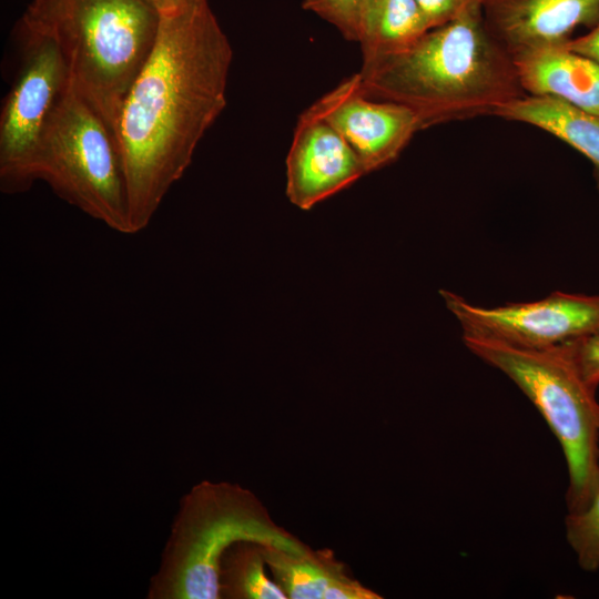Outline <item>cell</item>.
Listing matches in <instances>:
<instances>
[{
  "instance_id": "6da1fadb",
  "label": "cell",
  "mask_w": 599,
  "mask_h": 599,
  "mask_svg": "<svg viewBox=\"0 0 599 599\" xmlns=\"http://www.w3.org/2000/svg\"><path fill=\"white\" fill-rule=\"evenodd\" d=\"M160 12L154 47L115 125L132 234L148 227L224 110L233 57L207 0Z\"/></svg>"
},
{
  "instance_id": "7a4b0ae2",
  "label": "cell",
  "mask_w": 599,
  "mask_h": 599,
  "mask_svg": "<svg viewBox=\"0 0 599 599\" xmlns=\"http://www.w3.org/2000/svg\"><path fill=\"white\" fill-rule=\"evenodd\" d=\"M357 74L366 97L408 108L420 130L495 115L526 94L512 57L487 29L481 6L429 29L409 48Z\"/></svg>"
},
{
  "instance_id": "3957f363",
  "label": "cell",
  "mask_w": 599,
  "mask_h": 599,
  "mask_svg": "<svg viewBox=\"0 0 599 599\" xmlns=\"http://www.w3.org/2000/svg\"><path fill=\"white\" fill-rule=\"evenodd\" d=\"M160 19L151 0H33L21 28L58 45L72 88L115 138L120 108L154 47Z\"/></svg>"
},
{
  "instance_id": "277c9868",
  "label": "cell",
  "mask_w": 599,
  "mask_h": 599,
  "mask_svg": "<svg viewBox=\"0 0 599 599\" xmlns=\"http://www.w3.org/2000/svg\"><path fill=\"white\" fill-rule=\"evenodd\" d=\"M254 541L288 550L306 545L276 525L248 489L203 480L181 499L150 599H222L221 560L236 542Z\"/></svg>"
},
{
  "instance_id": "5b68a950",
  "label": "cell",
  "mask_w": 599,
  "mask_h": 599,
  "mask_svg": "<svg viewBox=\"0 0 599 599\" xmlns=\"http://www.w3.org/2000/svg\"><path fill=\"white\" fill-rule=\"evenodd\" d=\"M463 342L507 375L538 409L566 458L568 512L585 509L599 490V403L565 344L530 349L467 335Z\"/></svg>"
},
{
  "instance_id": "8992f818",
  "label": "cell",
  "mask_w": 599,
  "mask_h": 599,
  "mask_svg": "<svg viewBox=\"0 0 599 599\" xmlns=\"http://www.w3.org/2000/svg\"><path fill=\"white\" fill-rule=\"evenodd\" d=\"M31 180L109 229L132 234L126 182L116 140L70 84L37 146Z\"/></svg>"
},
{
  "instance_id": "52a82bcc",
  "label": "cell",
  "mask_w": 599,
  "mask_h": 599,
  "mask_svg": "<svg viewBox=\"0 0 599 599\" xmlns=\"http://www.w3.org/2000/svg\"><path fill=\"white\" fill-rule=\"evenodd\" d=\"M21 63L0 116V189L6 194L31 189V164L43 129L71 84L58 45L22 29Z\"/></svg>"
},
{
  "instance_id": "ba28073f",
  "label": "cell",
  "mask_w": 599,
  "mask_h": 599,
  "mask_svg": "<svg viewBox=\"0 0 599 599\" xmlns=\"http://www.w3.org/2000/svg\"><path fill=\"white\" fill-rule=\"evenodd\" d=\"M463 335L544 349L599 331V295L554 292L526 303L496 307L474 305L460 295L440 291Z\"/></svg>"
},
{
  "instance_id": "9c48e42d",
  "label": "cell",
  "mask_w": 599,
  "mask_h": 599,
  "mask_svg": "<svg viewBox=\"0 0 599 599\" xmlns=\"http://www.w3.org/2000/svg\"><path fill=\"white\" fill-rule=\"evenodd\" d=\"M311 108L346 140L367 174L395 161L420 130L418 119L408 108L366 97L357 73Z\"/></svg>"
},
{
  "instance_id": "30bf717a",
  "label": "cell",
  "mask_w": 599,
  "mask_h": 599,
  "mask_svg": "<svg viewBox=\"0 0 599 599\" xmlns=\"http://www.w3.org/2000/svg\"><path fill=\"white\" fill-rule=\"evenodd\" d=\"M367 174L346 140L311 106L298 118L286 158V196L301 210Z\"/></svg>"
},
{
  "instance_id": "8fae6325",
  "label": "cell",
  "mask_w": 599,
  "mask_h": 599,
  "mask_svg": "<svg viewBox=\"0 0 599 599\" xmlns=\"http://www.w3.org/2000/svg\"><path fill=\"white\" fill-rule=\"evenodd\" d=\"M493 37L511 57L558 45L580 26L599 21V0H483Z\"/></svg>"
},
{
  "instance_id": "7c38bea8",
  "label": "cell",
  "mask_w": 599,
  "mask_h": 599,
  "mask_svg": "<svg viewBox=\"0 0 599 599\" xmlns=\"http://www.w3.org/2000/svg\"><path fill=\"white\" fill-rule=\"evenodd\" d=\"M266 566L290 599H380L353 578L329 549H283L262 544Z\"/></svg>"
},
{
  "instance_id": "4fadbf2b",
  "label": "cell",
  "mask_w": 599,
  "mask_h": 599,
  "mask_svg": "<svg viewBox=\"0 0 599 599\" xmlns=\"http://www.w3.org/2000/svg\"><path fill=\"white\" fill-rule=\"evenodd\" d=\"M526 94L552 97L599 115V64L565 43L512 57Z\"/></svg>"
},
{
  "instance_id": "5bb4252c",
  "label": "cell",
  "mask_w": 599,
  "mask_h": 599,
  "mask_svg": "<svg viewBox=\"0 0 599 599\" xmlns=\"http://www.w3.org/2000/svg\"><path fill=\"white\" fill-rule=\"evenodd\" d=\"M495 116L537 126L566 142L586 158L599 185V115L562 100L525 94L499 108Z\"/></svg>"
},
{
  "instance_id": "9a60e30c",
  "label": "cell",
  "mask_w": 599,
  "mask_h": 599,
  "mask_svg": "<svg viewBox=\"0 0 599 599\" xmlns=\"http://www.w3.org/2000/svg\"><path fill=\"white\" fill-rule=\"evenodd\" d=\"M428 30L416 0H366L357 41L362 68L404 51Z\"/></svg>"
},
{
  "instance_id": "2e32d148",
  "label": "cell",
  "mask_w": 599,
  "mask_h": 599,
  "mask_svg": "<svg viewBox=\"0 0 599 599\" xmlns=\"http://www.w3.org/2000/svg\"><path fill=\"white\" fill-rule=\"evenodd\" d=\"M262 544L240 541L221 560V595L225 599H287L265 572Z\"/></svg>"
},
{
  "instance_id": "e0dca14e",
  "label": "cell",
  "mask_w": 599,
  "mask_h": 599,
  "mask_svg": "<svg viewBox=\"0 0 599 599\" xmlns=\"http://www.w3.org/2000/svg\"><path fill=\"white\" fill-rule=\"evenodd\" d=\"M566 538L581 569L599 568V490L582 510L568 512L565 519Z\"/></svg>"
},
{
  "instance_id": "ac0fdd59",
  "label": "cell",
  "mask_w": 599,
  "mask_h": 599,
  "mask_svg": "<svg viewBox=\"0 0 599 599\" xmlns=\"http://www.w3.org/2000/svg\"><path fill=\"white\" fill-rule=\"evenodd\" d=\"M366 0H303L302 6L335 27L348 41L357 42Z\"/></svg>"
},
{
  "instance_id": "d6986e66",
  "label": "cell",
  "mask_w": 599,
  "mask_h": 599,
  "mask_svg": "<svg viewBox=\"0 0 599 599\" xmlns=\"http://www.w3.org/2000/svg\"><path fill=\"white\" fill-rule=\"evenodd\" d=\"M586 383L599 385V331L564 343Z\"/></svg>"
},
{
  "instance_id": "ffe728a7",
  "label": "cell",
  "mask_w": 599,
  "mask_h": 599,
  "mask_svg": "<svg viewBox=\"0 0 599 599\" xmlns=\"http://www.w3.org/2000/svg\"><path fill=\"white\" fill-rule=\"evenodd\" d=\"M483 0H416L428 29L457 19Z\"/></svg>"
},
{
  "instance_id": "44dd1931",
  "label": "cell",
  "mask_w": 599,
  "mask_h": 599,
  "mask_svg": "<svg viewBox=\"0 0 599 599\" xmlns=\"http://www.w3.org/2000/svg\"><path fill=\"white\" fill-rule=\"evenodd\" d=\"M565 45L569 50L587 57L599 64V21L588 33L568 40L565 42Z\"/></svg>"
},
{
  "instance_id": "7402d4cb",
  "label": "cell",
  "mask_w": 599,
  "mask_h": 599,
  "mask_svg": "<svg viewBox=\"0 0 599 599\" xmlns=\"http://www.w3.org/2000/svg\"><path fill=\"white\" fill-rule=\"evenodd\" d=\"M151 1L159 8V10H165V9L181 7V6L192 4V3L203 1V0H151Z\"/></svg>"
}]
</instances>
